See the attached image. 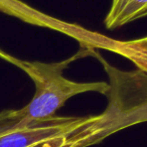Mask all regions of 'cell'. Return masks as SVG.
Wrapping results in <instances>:
<instances>
[{"label":"cell","mask_w":147,"mask_h":147,"mask_svg":"<svg viewBox=\"0 0 147 147\" xmlns=\"http://www.w3.org/2000/svg\"><path fill=\"white\" fill-rule=\"evenodd\" d=\"M80 53L59 63L20 61L17 67L29 76L35 86L30 102L20 109L0 113V135L27 127L55 116L69 99L79 94L97 92L107 95L111 86L105 82L79 83L65 78L63 71Z\"/></svg>","instance_id":"1"},{"label":"cell","mask_w":147,"mask_h":147,"mask_svg":"<svg viewBox=\"0 0 147 147\" xmlns=\"http://www.w3.org/2000/svg\"><path fill=\"white\" fill-rule=\"evenodd\" d=\"M114 101L104 113L88 116V120L75 130L30 147H87L125 127L147 120V87L134 98H124L121 105H116V97Z\"/></svg>","instance_id":"2"},{"label":"cell","mask_w":147,"mask_h":147,"mask_svg":"<svg viewBox=\"0 0 147 147\" xmlns=\"http://www.w3.org/2000/svg\"><path fill=\"white\" fill-rule=\"evenodd\" d=\"M87 117L55 116L23 128L8 131L0 135V147H30L75 130L83 125Z\"/></svg>","instance_id":"3"},{"label":"cell","mask_w":147,"mask_h":147,"mask_svg":"<svg viewBox=\"0 0 147 147\" xmlns=\"http://www.w3.org/2000/svg\"><path fill=\"white\" fill-rule=\"evenodd\" d=\"M147 16V0H112L105 25L108 29L123 25Z\"/></svg>","instance_id":"4"},{"label":"cell","mask_w":147,"mask_h":147,"mask_svg":"<svg viewBox=\"0 0 147 147\" xmlns=\"http://www.w3.org/2000/svg\"><path fill=\"white\" fill-rule=\"evenodd\" d=\"M0 11L17 17L25 22L36 25H49L47 16L31 8L20 0H0Z\"/></svg>","instance_id":"5"},{"label":"cell","mask_w":147,"mask_h":147,"mask_svg":"<svg viewBox=\"0 0 147 147\" xmlns=\"http://www.w3.org/2000/svg\"><path fill=\"white\" fill-rule=\"evenodd\" d=\"M0 59H4V61H8V63H12V65H16V67H17V65H18L19 61H20V59H16V57H12V55H8V53H5V51H3L1 49H0Z\"/></svg>","instance_id":"6"}]
</instances>
